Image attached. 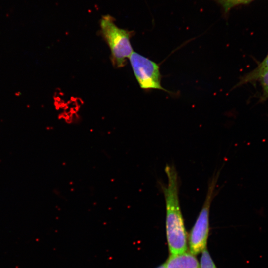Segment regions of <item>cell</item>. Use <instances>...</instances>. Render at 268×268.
<instances>
[{"label":"cell","instance_id":"6da1fadb","mask_svg":"<svg viewBox=\"0 0 268 268\" xmlns=\"http://www.w3.org/2000/svg\"><path fill=\"white\" fill-rule=\"evenodd\" d=\"M165 172L167 183L162 190L166 205V237L170 255H176L187 251V234L179 202L177 171L173 165H167Z\"/></svg>","mask_w":268,"mask_h":268},{"label":"cell","instance_id":"7a4b0ae2","mask_svg":"<svg viewBox=\"0 0 268 268\" xmlns=\"http://www.w3.org/2000/svg\"><path fill=\"white\" fill-rule=\"evenodd\" d=\"M100 26L101 34L110 48L113 65L123 67L126 59L134 52L130 40L131 32L118 27L109 15L102 17Z\"/></svg>","mask_w":268,"mask_h":268},{"label":"cell","instance_id":"3957f363","mask_svg":"<svg viewBox=\"0 0 268 268\" xmlns=\"http://www.w3.org/2000/svg\"><path fill=\"white\" fill-rule=\"evenodd\" d=\"M218 176H214L208 185L207 195L202 207L192 227L189 237L190 252L196 255L206 247L209 233V216L211 203Z\"/></svg>","mask_w":268,"mask_h":268},{"label":"cell","instance_id":"277c9868","mask_svg":"<svg viewBox=\"0 0 268 268\" xmlns=\"http://www.w3.org/2000/svg\"><path fill=\"white\" fill-rule=\"evenodd\" d=\"M129 59L135 77L142 89H157L170 93L161 85V75L158 64L136 52H133Z\"/></svg>","mask_w":268,"mask_h":268},{"label":"cell","instance_id":"5b68a950","mask_svg":"<svg viewBox=\"0 0 268 268\" xmlns=\"http://www.w3.org/2000/svg\"><path fill=\"white\" fill-rule=\"evenodd\" d=\"M165 264L166 268H200L195 255L187 251L170 255Z\"/></svg>","mask_w":268,"mask_h":268},{"label":"cell","instance_id":"8992f818","mask_svg":"<svg viewBox=\"0 0 268 268\" xmlns=\"http://www.w3.org/2000/svg\"><path fill=\"white\" fill-rule=\"evenodd\" d=\"M268 69V53L266 57L252 71L245 74L240 78L239 82L234 88L248 83L257 81L261 75Z\"/></svg>","mask_w":268,"mask_h":268},{"label":"cell","instance_id":"52a82bcc","mask_svg":"<svg viewBox=\"0 0 268 268\" xmlns=\"http://www.w3.org/2000/svg\"><path fill=\"white\" fill-rule=\"evenodd\" d=\"M218 2L223 7L226 13L233 7L240 5L247 4L254 0H214Z\"/></svg>","mask_w":268,"mask_h":268},{"label":"cell","instance_id":"ba28073f","mask_svg":"<svg viewBox=\"0 0 268 268\" xmlns=\"http://www.w3.org/2000/svg\"><path fill=\"white\" fill-rule=\"evenodd\" d=\"M258 81L260 83L262 91L259 101L262 102L268 99V69L261 75Z\"/></svg>","mask_w":268,"mask_h":268},{"label":"cell","instance_id":"9c48e42d","mask_svg":"<svg viewBox=\"0 0 268 268\" xmlns=\"http://www.w3.org/2000/svg\"><path fill=\"white\" fill-rule=\"evenodd\" d=\"M200 268H217L206 247L201 252Z\"/></svg>","mask_w":268,"mask_h":268},{"label":"cell","instance_id":"30bf717a","mask_svg":"<svg viewBox=\"0 0 268 268\" xmlns=\"http://www.w3.org/2000/svg\"><path fill=\"white\" fill-rule=\"evenodd\" d=\"M156 268H166L165 264L164 263L159 266L157 267Z\"/></svg>","mask_w":268,"mask_h":268}]
</instances>
